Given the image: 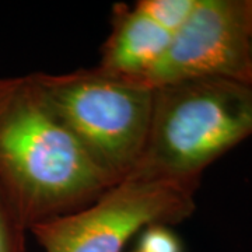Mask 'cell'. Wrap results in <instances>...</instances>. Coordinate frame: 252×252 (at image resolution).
<instances>
[{
	"instance_id": "6da1fadb",
	"label": "cell",
	"mask_w": 252,
	"mask_h": 252,
	"mask_svg": "<svg viewBox=\"0 0 252 252\" xmlns=\"http://www.w3.org/2000/svg\"><path fill=\"white\" fill-rule=\"evenodd\" d=\"M114 184L49 108L34 73L0 79V187L28 230L87 206Z\"/></svg>"
},
{
	"instance_id": "7a4b0ae2",
	"label": "cell",
	"mask_w": 252,
	"mask_h": 252,
	"mask_svg": "<svg viewBox=\"0 0 252 252\" xmlns=\"http://www.w3.org/2000/svg\"><path fill=\"white\" fill-rule=\"evenodd\" d=\"M252 136V87L228 79H190L154 89L143 154L127 177L199 187L207 167Z\"/></svg>"
},
{
	"instance_id": "3957f363",
	"label": "cell",
	"mask_w": 252,
	"mask_h": 252,
	"mask_svg": "<svg viewBox=\"0 0 252 252\" xmlns=\"http://www.w3.org/2000/svg\"><path fill=\"white\" fill-rule=\"evenodd\" d=\"M42 97L112 182L133 171L147 142L154 89L97 67L34 73Z\"/></svg>"
},
{
	"instance_id": "277c9868",
	"label": "cell",
	"mask_w": 252,
	"mask_h": 252,
	"mask_svg": "<svg viewBox=\"0 0 252 252\" xmlns=\"http://www.w3.org/2000/svg\"><path fill=\"white\" fill-rule=\"evenodd\" d=\"M198 187L180 181L126 177L87 206L31 225L45 252H122L146 227L171 225L196 209Z\"/></svg>"
},
{
	"instance_id": "5b68a950",
	"label": "cell",
	"mask_w": 252,
	"mask_h": 252,
	"mask_svg": "<svg viewBox=\"0 0 252 252\" xmlns=\"http://www.w3.org/2000/svg\"><path fill=\"white\" fill-rule=\"evenodd\" d=\"M206 77L235 80L252 87L247 0H198L143 83L156 89Z\"/></svg>"
},
{
	"instance_id": "8992f818",
	"label": "cell",
	"mask_w": 252,
	"mask_h": 252,
	"mask_svg": "<svg viewBox=\"0 0 252 252\" xmlns=\"http://www.w3.org/2000/svg\"><path fill=\"white\" fill-rule=\"evenodd\" d=\"M171 34L154 24L135 4H117L112 28L101 51L97 69L127 80L143 83L165 54Z\"/></svg>"
},
{
	"instance_id": "52a82bcc",
	"label": "cell",
	"mask_w": 252,
	"mask_h": 252,
	"mask_svg": "<svg viewBox=\"0 0 252 252\" xmlns=\"http://www.w3.org/2000/svg\"><path fill=\"white\" fill-rule=\"evenodd\" d=\"M198 0H139L135 7L154 24L174 35L188 20Z\"/></svg>"
},
{
	"instance_id": "ba28073f",
	"label": "cell",
	"mask_w": 252,
	"mask_h": 252,
	"mask_svg": "<svg viewBox=\"0 0 252 252\" xmlns=\"http://www.w3.org/2000/svg\"><path fill=\"white\" fill-rule=\"evenodd\" d=\"M27 231L26 221L0 187V252H27Z\"/></svg>"
},
{
	"instance_id": "9c48e42d",
	"label": "cell",
	"mask_w": 252,
	"mask_h": 252,
	"mask_svg": "<svg viewBox=\"0 0 252 252\" xmlns=\"http://www.w3.org/2000/svg\"><path fill=\"white\" fill-rule=\"evenodd\" d=\"M137 252H184V247L170 225L153 224L140 233Z\"/></svg>"
},
{
	"instance_id": "30bf717a",
	"label": "cell",
	"mask_w": 252,
	"mask_h": 252,
	"mask_svg": "<svg viewBox=\"0 0 252 252\" xmlns=\"http://www.w3.org/2000/svg\"><path fill=\"white\" fill-rule=\"evenodd\" d=\"M247 28H248V46L252 62V0H247Z\"/></svg>"
},
{
	"instance_id": "8fae6325",
	"label": "cell",
	"mask_w": 252,
	"mask_h": 252,
	"mask_svg": "<svg viewBox=\"0 0 252 252\" xmlns=\"http://www.w3.org/2000/svg\"><path fill=\"white\" fill-rule=\"evenodd\" d=\"M136 252H137V251H136Z\"/></svg>"
}]
</instances>
